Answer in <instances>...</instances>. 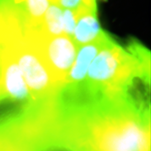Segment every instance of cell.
<instances>
[{"label":"cell","instance_id":"obj_5","mask_svg":"<svg viewBox=\"0 0 151 151\" xmlns=\"http://www.w3.org/2000/svg\"><path fill=\"white\" fill-rule=\"evenodd\" d=\"M77 22L72 40L77 46L91 43L105 32L101 28L97 18V11L75 12Z\"/></svg>","mask_w":151,"mask_h":151},{"label":"cell","instance_id":"obj_8","mask_svg":"<svg viewBox=\"0 0 151 151\" xmlns=\"http://www.w3.org/2000/svg\"><path fill=\"white\" fill-rule=\"evenodd\" d=\"M77 17L74 11L63 9V34L72 39L75 29Z\"/></svg>","mask_w":151,"mask_h":151},{"label":"cell","instance_id":"obj_6","mask_svg":"<svg viewBox=\"0 0 151 151\" xmlns=\"http://www.w3.org/2000/svg\"><path fill=\"white\" fill-rule=\"evenodd\" d=\"M35 29L48 37L63 35V9L55 4H51L46 11L41 24Z\"/></svg>","mask_w":151,"mask_h":151},{"label":"cell","instance_id":"obj_1","mask_svg":"<svg viewBox=\"0 0 151 151\" xmlns=\"http://www.w3.org/2000/svg\"><path fill=\"white\" fill-rule=\"evenodd\" d=\"M76 125L73 139L80 151H150V123L122 103L96 109Z\"/></svg>","mask_w":151,"mask_h":151},{"label":"cell","instance_id":"obj_3","mask_svg":"<svg viewBox=\"0 0 151 151\" xmlns=\"http://www.w3.org/2000/svg\"><path fill=\"white\" fill-rule=\"evenodd\" d=\"M25 38L38 50L61 88L77 53L78 47L72 39L64 34L48 37L36 32L28 33Z\"/></svg>","mask_w":151,"mask_h":151},{"label":"cell","instance_id":"obj_4","mask_svg":"<svg viewBox=\"0 0 151 151\" xmlns=\"http://www.w3.org/2000/svg\"><path fill=\"white\" fill-rule=\"evenodd\" d=\"M111 38L105 32L95 42L78 47L75 60L64 85H77L85 81L92 60Z\"/></svg>","mask_w":151,"mask_h":151},{"label":"cell","instance_id":"obj_7","mask_svg":"<svg viewBox=\"0 0 151 151\" xmlns=\"http://www.w3.org/2000/svg\"><path fill=\"white\" fill-rule=\"evenodd\" d=\"M55 4L62 9L76 11L81 9L97 10L96 0H55Z\"/></svg>","mask_w":151,"mask_h":151},{"label":"cell","instance_id":"obj_2","mask_svg":"<svg viewBox=\"0 0 151 151\" xmlns=\"http://www.w3.org/2000/svg\"><path fill=\"white\" fill-rule=\"evenodd\" d=\"M1 41L0 45L16 62L32 97L45 110L52 112L60 86L38 50L19 34L9 35Z\"/></svg>","mask_w":151,"mask_h":151}]
</instances>
